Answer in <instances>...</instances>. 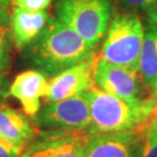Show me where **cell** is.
Segmentation results:
<instances>
[{"label":"cell","mask_w":157,"mask_h":157,"mask_svg":"<svg viewBox=\"0 0 157 157\" xmlns=\"http://www.w3.org/2000/svg\"><path fill=\"white\" fill-rule=\"evenodd\" d=\"M98 56H94L78 63L56 76L50 78L47 103L64 100L78 95L94 86V73Z\"/></svg>","instance_id":"9"},{"label":"cell","mask_w":157,"mask_h":157,"mask_svg":"<svg viewBox=\"0 0 157 157\" xmlns=\"http://www.w3.org/2000/svg\"><path fill=\"white\" fill-rule=\"evenodd\" d=\"M144 40V24L130 11L114 15L110 21L99 57L110 64L139 71Z\"/></svg>","instance_id":"3"},{"label":"cell","mask_w":157,"mask_h":157,"mask_svg":"<svg viewBox=\"0 0 157 157\" xmlns=\"http://www.w3.org/2000/svg\"><path fill=\"white\" fill-rule=\"evenodd\" d=\"M90 134L83 130L37 131L25 149L28 157H85Z\"/></svg>","instance_id":"6"},{"label":"cell","mask_w":157,"mask_h":157,"mask_svg":"<svg viewBox=\"0 0 157 157\" xmlns=\"http://www.w3.org/2000/svg\"><path fill=\"white\" fill-rule=\"evenodd\" d=\"M94 85L105 93L127 100H138L144 97L145 86L139 71L110 64L98 57Z\"/></svg>","instance_id":"7"},{"label":"cell","mask_w":157,"mask_h":157,"mask_svg":"<svg viewBox=\"0 0 157 157\" xmlns=\"http://www.w3.org/2000/svg\"><path fill=\"white\" fill-rule=\"evenodd\" d=\"M94 56L96 50L78 33L51 17L38 37L21 51V61L30 70L52 78Z\"/></svg>","instance_id":"1"},{"label":"cell","mask_w":157,"mask_h":157,"mask_svg":"<svg viewBox=\"0 0 157 157\" xmlns=\"http://www.w3.org/2000/svg\"><path fill=\"white\" fill-rule=\"evenodd\" d=\"M8 8L0 5V71L6 73L12 61V39L11 21Z\"/></svg>","instance_id":"14"},{"label":"cell","mask_w":157,"mask_h":157,"mask_svg":"<svg viewBox=\"0 0 157 157\" xmlns=\"http://www.w3.org/2000/svg\"><path fill=\"white\" fill-rule=\"evenodd\" d=\"M144 128L125 132L90 134L85 157H140Z\"/></svg>","instance_id":"8"},{"label":"cell","mask_w":157,"mask_h":157,"mask_svg":"<svg viewBox=\"0 0 157 157\" xmlns=\"http://www.w3.org/2000/svg\"><path fill=\"white\" fill-rule=\"evenodd\" d=\"M139 74L145 87L151 91L157 78V21L147 20L144 24Z\"/></svg>","instance_id":"13"},{"label":"cell","mask_w":157,"mask_h":157,"mask_svg":"<svg viewBox=\"0 0 157 157\" xmlns=\"http://www.w3.org/2000/svg\"><path fill=\"white\" fill-rule=\"evenodd\" d=\"M38 128L24 113L4 104L0 105V138L26 149Z\"/></svg>","instance_id":"12"},{"label":"cell","mask_w":157,"mask_h":157,"mask_svg":"<svg viewBox=\"0 0 157 157\" xmlns=\"http://www.w3.org/2000/svg\"><path fill=\"white\" fill-rule=\"evenodd\" d=\"M9 87L10 84L5 73L0 71V105L3 104L5 99L9 96Z\"/></svg>","instance_id":"19"},{"label":"cell","mask_w":157,"mask_h":157,"mask_svg":"<svg viewBox=\"0 0 157 157\" xmlns=\"http://www.w3.org/2000/svg\"><path fill=\"white\" fill-rule=\"evenodd\" d=\"M85 93L92 119L90 134L142 128L149 122L157 106V99L152 95L127 100L103 92L95 85Z\"/></svg>","instance_id":"2"},{"label":"cell","mask_w":157,"mask_h":157,"mask_svg":"<svg viewBox=\"0 0 157 157\" xmlns=\"http://www.w3.org/2000/svg\"><path fill=\"white\" fill-rule=\"evenodd\" d=\"M53 0H11L14 7L26 9V10L38 11L45 10L51 4Z\"/></svg>","instance_id":"17"},{"label":"cell","mask_w":157,"mask_h":157,"mask_svg":"<svg viewBox=\"0 0 157 157\" xmlns=\"http://www.w3.org/2000/svg\"><path fill=\"white\" fill-rule=\"evenodd\" d=\"M148 124L157 131V106H156L155 110H154V112H153L152 117H151V118H150V121H149Z\"/></svg>","instance_id":"20"},{"label":"cell","mask_w":157,"mask_h":157,"mask_svg":"<svg viewBox=\"0 0 157 157\" xmlns=\"http://www.w3.org/2000/svg\"><path fill=\"white\" fill-rule=\"evenodd\" d=\"M151 95L154 97L155 99H157V78H156V81L154 85H153L152 89H151Z\"/></svg>","instance_id":"21"},{"label":"cell","mask_w":157,"mask_h":157,"mask_svg":"<svg viewBox=\"0 0 157 157\" xmlns=\"http://www.w3.org/2000/svg\"><path fill=\"white\" fill-rule=\"evenodd\" d=\"M143 133L144 140L140 157H157V131L147 124Z\"/></svg>","instance_id":"16"},{"label":"cell","mask_w":157,"mask_h":157,"mask_svg":"<svg viewBox=\"0 0 157 157\" xmlns=\"http://www.w3.org/2000/svg\"><path fill=\"white\" fill-rule=\"evenodd\" d=\"M55 13L96 50L107 33L112 6L110 0H58Z\"/></svg>","instance_id":"4"},{"label":"cell","mask_w":157,"mask_h":157,"mask_svg":"<svg viewBox=\"0 0 157 157\" xmlns=\"http://www.w3.org/2000/svg\"><path fill=\"white\" fill-rule=\"evenodd\" d=\"M21 157H28V155L26 154V153H25V152H24V153H23V155H21Z\"/></svg>","instance_id":"23"},{"label":"cell","mask_w":157,"mask_h":157,"mask_svg":"<svg viewBox=\"0 0 157 157\" xmlns=\"http://www.w3.org/2000/svg\"><path fill=\"white\" fill-rule=\"evenodd\" d=\"M25 149L0 138V157H21Z\"/></svg>","instance_id":"18"},{"label":"cell","mask_w":157,"mask_h":157,"mask_svg":"<svg viewBox=\"0 0 157 157\" xmlns=\"http://www.w3.org/2000/svg\"><path fill=\"white\" fill-rule=\"evenodd\" d=\"M127 11L143 13L148 20L157 21V0H117Z\"/></svg>","instance_id":"15"},{"label":"cell","mask_w":157,"mask_h":157,"mask_svg":"<svg viewBox=\"0 0 157 157\" xmlns=\"http://www.w3.org/2000/svg\"><path fill=\"white\" fill-rule=\"evenodd\" d=\"M49 17L46 9L32 11L14 7L10 15L14 48L21 51L35 40L45 28Z\"/></svg>","instance_id":"11"},{"label":"cell","mask_w":157,"mask_h":157,"mask_svg":"<svg viewBox=\"0 0 157 157\" xmlns=\"http://www.w3.org/2000/svg\"><path fill=\"white\" fill-rule=\"evenodd\" d=\"M33 124L41 130H83L90 134L92 119L86 93L46 104L33 117Z\"/></svg>","instance_id":"5"},{"label":"cell","mask_w":157,"mask_h":157,"mask_svg":"<svg viewBox=\"0 0 157 157\" xmlns=\"http://www.w3.org/2000/svg\"><path fill=\"white\" fill-rule=\"evenodd\" d=\"M10 3H11V0H0V5L5 6V7H7V8Z\"/></svg>","instance_id":"22"},{"label":"cell","mask_w":157,"mask_h":157,"mask_svg":"<svg viewBox=\"0 0 157 157\" xmlns=\"http://www.w3.org/2000/svg\"><path fill=\"white\" fill-rule=\"evenodd\" d=\"M49 89L47 77L36 70L18 74L9 87V95L21 102L24 112L33 117L41 108L40 99L45 98Z\"/></svg>","instance_id":"10"}]
</instances>
